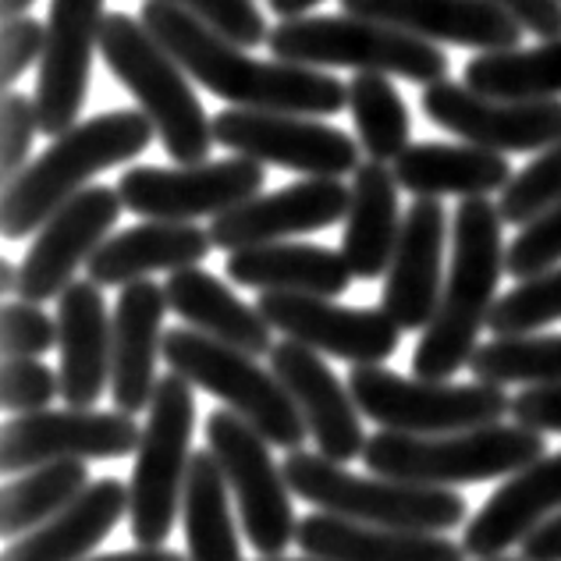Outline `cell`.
<instances>
[{"label":"cell","instance_id":"1","mask_svg":"<svg viewBox=\"0 0 561 561\" xmlns=\"http://www.w3.org/2000/svg\"><path fill=\"white\" fill-rule=\"evenodd\" d=\"M142 25L164 43L174 61L188 71V79L206 85V93L228 100L231 107L302 117H331L348 107V82L320 68L277 61V57L256 61L239 43L168 0H146Z\"/></svg>","mask_w":561,"mask_h":561},{"label":"cell","instance_id":"2","mask_svg":"<svg viewBox=\"0 0 561 561\" xmlns=\"http://www.w3.org/2000/svg\"><path fill=\"white\" fill-rule=\"evenodd\" d=\"M501 210L480 199H459L451 231V271L440 288L437 313L412 352V377L448 380L469 366L477 337L491 320L497 280L505 274Z\"/></svg>","mask_w":561,"mask_h":561},{"label":"cell","instance_id":"3","mask_svg":"<svg viewBox=\"0 0 561 561\" xmlns=\"http://www.w3.org/2000/svg\"><path fill=\"white\" fill-rule=\"evenodd\" d=\"M153 136L157 128L142 111H107L68 128L19 179L4 185V203H0L4 239H25L39 231L68 199L90 188L100 171L136 160Z\"/></svg>","mask_w":561,"mask_h":561},{"label":"cell","instance_id":"4","mask_svg":"<svg viewBox=\"0 0 561 561\" xmlns=\"http://www.w3.org/2000/svg\"><path fill=\"white\" fill-rule=\"evenodd\" d=\"M100 57L111 76L139 100L157 128L160 146L179 164H206L214 150V122L192 93L188 71L142 22L128 14H107L100 36Z\"/></svg>","mask_w":561,"mask_h":561},{"label":"cell","instance_id":"5","mask_svg":"<svg viewBox=\"0 0 561 561\" xmlns=\"http://www.w3.org/2000/svg\"><path fill=\"white\" fill-rule=\"evenodd\" d=\"M548 455L543 434L519 423H491L455 434H394L380 431L366 440L363 462L374 477L455 486L515 477Z\"/></svg>","mask_w":561,"mask_h":561},{"label":"cell","instance_id":"6","mask_svg":"<svg viewBox=\"0 0 561 561\" xmlns=\"http://www.w3.org/2000/svg\"><path fill=\"white\" fill-rule=\"evenodd\" d=\"M285 480L295 497L313 501L320 512L352 523L416 529V534H448L466 519V501L451 486H423L388 477H359L320 451H288Z\"/></svg>","mask_w":561,"mask_h":561},{"label":"cell","instance_id":"7","mask_svg":"<svg viewBox=\"0 0 561 561\" xmlns=\"http://www.w3.org/2000/svg\"><path fill=\"white\" fill-rule=\"evenodd\" d=\"M277 61L306 68H352L380 71L416 85L448 79V57L431 39H420L388 22H370L359 14H313V19H285L271 28L267 39Z\"/></svg>","mask_w":561,"mask_h":561},{"label":"cell","instance_id":"8","mask_svg":"<svg viewBox=\"0 0 561 561\" xmlns=\"http://www.w3.org/2000/svg\"><path fill=\"white\" fill-rule=\"evenodd\" d=\"M150 416L142 426L136 469L128 483V526L139 548H160L179 523L185 477L192 466V431H196V398L182 374L157 380Z\"/></svg>","mask_w":561,"mask_h":561},{"label":"cell","instance_id":"9","mask_svg":"<svg viewBox=\"0 0 561 561\" xmlns=\"http://www.w3.org/2000/svg\"><path fill=\"white\" fill-rule=\"evenodd\" d=\"M164 359L192 388H203L206 394L228 402L231 412L253 423L271 445L288 451H299L306 445L309 426L299 405L291 402L288 388L274 377V370H263L256 356L214 342L203 331L174 328L164 334Z\"/></svg>","mask_w":561,"mask_h":561},{"label":"cell","instance_id":"10","mask_svg":"<svg viewBox=\"0 0 561 561\" xmlns=\"http://www.w3.org/2000/svg\"><path fill=\"white\" fill-rule=\"evenodd\" d=\"M348 391L363 416L394 434H455L501 423L512 412V398L501 383L398 377L383 366H356L348 374Z\"/></svg>","mask_w":561,"mask_h":561},{"label":"cell","instance_id":"11","mask_svg":"<svg viewBox=\"0 0 561 561\" xmlns=\"http://www.w3.org/2000/svg\"><path fill=\"white\" fill-rule=\"evenodd\" d=\"M206 448L214 451L231 486L249 543L260 551V558L285 554L299 537V523H295L285 469L271 459V440L239 412L214 409L206 416Z\"/></svg>","mask_w":561,"mask_h":561},{"label":"cell","instance_id":"12","mask_svg":"<svg viewBox=\"0 0 561 561\" xmlns=\"http://www.w3.org/2000/svg\"><path fill=\"white\" fill-rule=\"evenodd\" d=\"M214 139L263 168L274 164L306 179H342L348 171H359L363 150L356 139H348V131L320 117L242 107H228L214 117Z\"/></svg>","mask_w":561,"mask_h":561},{"label":"cell","instance_id":"13","mask_svg":"<svg viewBox=\"0 0 561 561\" xmlns=\"http://www.w3.org/2000/svg\"><path fill=\"white\" fill-rule=\"evenodd\" d=\"M267 171L249 157L206 160V164H179V168H131L122 174L125 210L150 217L192 225L199 217H220L234 210L239 203L260 196Z\"/></svg>","mask_w":561,"mask_h":561},{"label":"cell","instance_id":"14","mask_svg":"<svg viewBox=\"0 0 561 561\" xmlns=\"http://www.w3.org/2000/svg\"><path fill=\"white\" fill-rule=\"evenodd\" d=\"M420 107L426 122L451 131L462 142L494 153H534L561 142L558 100H508L469 90L462 82H434L423 90Z\"/></svg>","mask_w":561,"mask_h":561},{"label":"cell","instance_id":"15","mask_svg":"<svg viewBox=\"0 0 561 561\" xmlns=\"http://www.w3.org/2000/svg\"><path fill=\"white\" fill-rule=\"evenodd\" d=\"M142 426L128 412L43 409L14 416L0 434V469L28 472L61 459H125L139 451Z\"/></svg>","mask_w":561,"mask_h":561},{"label":"cell","instance_id":"16","mask_svg":"<svg viewBox=\"0 0 561 561\" xmlns=\"http://www.w3.org/2000/svg\"><path fill=\"white\" fill-rule=\"evenodd\" d=\"M256 309L274 331L291 342L352 366H380L394 356L398 337H402V328L383 309L337 306L320 295L260 291Z\"/></svg>","mask_w":561,"mask_h":561},{"label":"cell","instance_id":"17","mask_svg":"<svg viewBox=\"0 0 561 561\" xmlns=\"http://www.w3.org/2000/svg\"><path fill=\"white\" fill-rule=\"evenodd\" d=\"M122 206V192L111 185H90L76 199H68L36 231V242L28 245L25 260L19 263V299H61L65 288L76 285V271L90 263L96 249L111 239Z\"/></svg>","mask_w":561,"mask_h":561},{"label":"cell","instance_id":"18","mask_svg":"<svg viewBox=\"0 0 561 561\" xmlns=\"http://www.w3.org/2000/svg\"><path fill=\"white\" fill-rule=\"evenodd\" d=\"M107 0H50L47 47L36 76V111L43 136H65L79 125L93 76V50H100Z\"/></svg>","mask_w":561,"mask_h":561},{"label":"cell","instance_id":"19","mask_svg":"<svg viewBox=\"0 0 561 561\" xmlns=\"http://www.w3.org/2000/svg\"><path fill=\"white\" fill-rule=\"evenodd\" d=\"M352 185L342 179H306L239 203L234 210L210 220V239L217 249L239 253V249L285 242L291 234L323 231L345 220Z\"/></svg>","mask_w":561,"mask_h":561},{"label":"cell","instance_id":"20","mask_svg":"<svg viewBox=\"0 0 561 561\" xmlns=\"http://www.w3.org/2000/svg\"><path fill=\"white\" fill-rule=\"evenodd\" d=\"M271 370L285 383L291 402L299 405L302 420L309 426V437L317 440V451L331 462H352L366 451L363 423H359V405L352 391L334 370L320 359V352L306 348L299 342H277L271 352Z\"/></svg>","mask_w":561,"mask_h":561},{"label":"cell","instance_id":"21","mask_svg":"<svg viewBox=\"0 0 561 561\" xmlns=\"http://www.w3.org/2000/svg\"><path fill=\"white\" fill-rule=\"evenodd\" d=\"M448 214L440 199H416L405 210L391 267L383 274L380 309L402 331H426L440 302V260H445Z\"/></svg>","mask_w":561,"mask_h":561},{"label":"cell","instance_id":"22","mask_svg":"<svg viewBox=\"0 0 561 561\" xmlns=\"http://www.w3.org/2000/svg\"><path fill=\"white\" fill-rule=\"evenodd\" d=\"M345 14L370 22H388L394 28L431 39L469 47L480 54H501L523 47L526 28L491 0H342Z\"/></svg>","mask_w":561,"mask_h":561},{"label":"cell","instance_id":"23","mask_svg":"<svg viewBox=\"0 0 561 561\" xmlns=\"http://www.w3.org/2000/svg\"><path fill=\"white\" fill-rule=\"evenodd\" d=\"M168 291L146 280L122 288L114 306V352H111V398L117 412L139 416L157 394V359L164 356Z\"/></svg>","mask_w":561,"mask_h":561},{"label":"cell","instance_id":"24","mask_svg":"<svg viewBox=\"0 0 561 561\" xmlns=\"http://www.w3.org/2000/svg\"><path fill=\"white\" fill-rule=\"evenodd\" d=\"M57 348H61V398L71 409H93L111 383L114 313L96 280H76L57 299Z\"/></svg>","mask_w":561,"mask_h":561},{"label":"cell","instance_id":"25","mask_svg":"<svg viewBox=\"0 0 561 561\" xmlns=\"http://www.w3.org/2000/svg\"><path fill=\"white\" fill-rule=\"evenodd\" d=\"M561 512V451L543 455L534 466L515 472L497 491L483 501L472 515L462 548L469 558H501L515 543H523L534 529H540L551 515Z\"/></svg>","mask_w":561,"mask_h":561},{"label":"cell","instance_id":"26","mask_svg":"<svg viewBox=\"0 0 561 561\" xmlns=\"http://www.w3.org/2000/svg\"><path fill=\"white\" fill-rule=\"evenodd\" d=\"M210 249H217L210 231L196 225H174V220H150V225L111 234L85 263V274L100 288H125L131 280H146L157 271L174 274L185 267H199L210 256Z\"/></svg>","mask_w":561,"mask_h":561},{"label":"cell","instance_id":"27","mask_svg":"<svg viewBox=\"0 0 561 561\" xmlns=\"http://www.w3.org/2000/svg\"><path fill=\"white\" fill-rule=\"evenodd\" d=\"M295 543L302 554L320 561H466L462 543L448 540L445 534L352 523L328 512L302 519Z\"/></svg>","mask_w":561,"mask_h":561},{"label":"cell","instance_id":"28","mask_svg":"<svg viewBox=\"0 0 561 561\" xmlns=\"http://www.w3.org/2000/svg\"><path fill=\"white\" fill-rule=\"evenodd\" d=\"M394 179L416 199H480L491 192H505L515 179L505 153L483 150V146H451V142H412L394 160Z\"/></svg>","mask_w":561,"mask_h":561},{"label":"cell","instance_id":"29","mask_svg":"<svg viewBox=\"0 0 561 561\" xmlns=\"http://www.w3.org/2000/svg\"><path fill=\"white\" fill-rule=\"evenodd\" d=\"M128 515V486L114 477L93 480L65 512L36 526L4 551V561H85Z\"/></svg>","mask_w":561,"mask_h":561},{"label":"cell","instance_id":"30","mask_svg":"<svg viewBox=\"0 0 561 561\" xmlns=\"http://www.w3.org/2000/svg\"><path fill=\"white\" fill-rule=\"evenodd\" d=\"M225 274L242 288L320 295V299H334V295L348 291L352 277H356L342 253L309 242H271L239 249V253L228 256Z\"/></svg>","mask_w":561,"mask_h":561},{"label":"cell","instance_id":"31","mask_svg":"<svg viewBox=\"0 0 561 561\" xmlns=\"http://www.w3.org/2000/svg\"><path fill=\"white\" fill-rule=\"evenodd\" d=\"M398 188L402 185L394 179V168H383L380 160H366L359 171H352L342 256L359 280H377L391 267L398 234H402Z\"/></svg>","mask_w":561,"mask_h":561},{"label":"cell","instance_id":"32","mask_svg":"<svg viewBox=\"0 0 561 561\" xmlns=\"http://www.w3.org/2000/svg\"><path fill=\"white\" fill-rule=\"evenodd\" d=\"M168 306L179 313L192 331H203L214 342H225L249 352V356H263L271 352V323L256 306L242 302L225 280L214 277L203 267H185L168 277Z\"/></svg>","mask_w":561,"mask_h":561},{"label":"cell","instance_id":"33","mask_svg":"<svg viewBox=\"0 0 561 561\" xmlns=\"http://www.w3.org/2000/svg\"><path fill=\"white\" fill-rule=\"evenodd\" d=\"M231 486L210 448L192 451V466L182 494V523L188 561H242L239 534L231 519Z\"/></svg>","mask_w":561,"mask_h":561},{"label":"cell","instance_id":"34","mask_svg":"<svg viewBox=\"0 0 561 561\" xmlns=\"http://www.w3.org/2000/svg\"><path fill=\"white\" fill-rule=\"evenodd\" d=\"M85 486H90V469L82 459H61L22 472L0 494V534L11 540L33 534L36 526L65 512Z\"/></svg>","mask_w":561,"mask_h":561},{"label":"cell","instance_id":"35","mask_svg":"<svg viewBox=\"0 0 561 561\" xmlns=\"http://www.w3.org/2000/svg\"><path fill=\"white\" fill-rule=\"evenodd\" d=\"M469 90L508 100H558L561 96V36L540 47H515L501 54H480L466 65Z\"/></svg>","mask_w":561,"mask_h":561},{"label":"cell","instance_id":"36","mask_svg":"<svg viewBox=\"0 0 561 561\" xmlns=\"http://www.w3.org/2000/svg\"><path fill=\"white\" fill-rule=\"evenodd\" d=\"M348 114L356 122V136L359 146L370 160H398L409 150V136H412V122H409V107L391 76H380V71H356L348 79Z\"/></svg>","mask_w":561,"mask_h":561},{"label":"cell","instance_id":"37","mask_svg":"<svg viewBox=\"0 0 561 561\" xmlns=\"http://www.w3.org/2000/svg\"><path fill=\"white\" fill-rule=\"evenodd\" d=\"M469 374L483 383H561V334H494L477 345Z\"/></svg>","mask_w":561,"mask_h":561},{"label":"cell","instance_id":"38","mask_svg":"<svg viewBox=\"0 0 561 561\" xmlns=\"http://www.w3.org/2000/svg\"><path fill=\"white\" fill-rule=\"evenodd\" d=\"M554 320H561V267L519 280L494 302L486 323L494 334H534Z\"/></svg>","mask_w":561,"mask_h":561},{"label":"cell","instance_id":"39","mask_svg":"<svg viewBox=\"0 0 561 561\" xmlns=\"http://www.w3.org/2000/svg\"><path fill=\"white\" fill-rule=\"evenodd\" d=\"M561 203V142L543 150L534 164H526L515 179L505 185L497 199V210L505 225L526 228L529 220L540 217L543 210Z\"/></svg>","mask_w":561,"mask_h":561},{"label":"cell","instance_id":"40","mask_svg":"<svg viewBox=\"0 0 561 561\" xmlns=\"http://www.w3.org/2000/svg\"><path fill=\"white\" fill-rule=\"evenodd\" d=\"M561 263V203L534 217L505 249V274L515 280L548 274Z\"/></svg>","mask_w":561,"mask_h":561},{"label":"cell","instance_id":"41","mask_svg":"<svg viewBox=\"0 0 561 561\" xmlns=\"http://www.w3.org/2000/svg\"><path fill=\"white\" fill-rule=\"evenodd\" d=\"M54 394H61V374H54L47 363L4 359V370H0V405H4V412H11V416L43 412Z\"/></svg>","mask_w":561,"mask_h":561},{"label":"cell","instance_id":"42","mask_svg":"<svg viewBox=\"0 0 561 561\" xmlns=\"http://www.w3.org/2000/svg\"><path fill=\"white\" fill-rule=\"evenodd\" d=\"M168 4L196 14L199 22L217 28L220 36H228L239 47H260L271 39V28L263 22L256 0H168Z\"/></svg>","mask_w":561,"mask_h":561},{"label":"cell","instance_id":"43","mask_svg":"<svg viewBox=\"0 0 561 561\" xmlns=\"http://www.w3.org/2000/svg\"><path fill=\"white\" fill-rule=\"evenodd\" d=\"M0 345H4V359H39L57 345V320L43 313L39 302H4Z\"/></svg>","mask_w":561,"mask_h":561},{"label":"cell","instance_id":"44","mask_svg":"<svg viewBox=\"0 0 561 561\" xmlns=\"http://www.w3.org/2000/svg\"><path fill=\"white\" fill-rule=\"evenodd\" d=\"M39 131V111L36 100L19 90L4 93V117H0V171L4 185H11L28 168V150Z\"/></svg>","mask_w":561,"mask_h":561},{"label":"cell","instance_id":"45","mask_svg":"<svg viewBox=\"0 0 561 561\" xmlns=\"http://www.w3.org/2000/svg\"><path fill=\"white\" fill-rule=\"evenodd\" d=\"M43 47H47V25H39L33 14L4 19V36H0V82H4V93L36 61H43Z\"/></svg>","mask_w":561,"mask_h":561},{"label":"cell","instance_id":"46","mask_svg":"<svg viewBox=\"0 0 561 561\" xmlns=\"http://www.w3.org/2000/svg\"><path fill=\"white\" fill-rule=\"evenodd\" d=\"M512 416L537 434H561V383H537L512 398Z\"/></svg>","mask_w":561,"mask_h":561},{"label":"cell","instance_id":"47","mask_svg":"<svg viewBox=\"0 0 561 561\" xmlns=\"http://www.w3.org/2000/svg\"><path fill=\"white\" fill-rule=\"evenodd\" d=\"M501 11H508L526 33H537L540 39L561 36V0H491Z\"/></svg>","mask_w":561,"mask_h":561},{"label":"cell","instance_id":"48","mask_svg":"<svg viewBox=\"0 0 561 561\" xmlns=\"http://www.w3.org/2000/svg\"><path fill=\"white\" fill-rule=\"evenodd\" d=\"M523 561H561V512L534 529L523 543Z\"/></svg>","mask_w":561,"mask_h":561},{"label":"cell","instance_id":"49","mask_svg":"<svg viewBox=\"0 0 561 561\" xmlns=\"http://www.w3.org/2000/svg\"><path fill=\"white\" fill-rule=\"evenodd\" d=\"M85 561H188V558H182L179 551H164V548H136V551H114V554H100Z\"/></svg>","mask_w":561,"mask_h":561},{"label":"cell","instance_id":"50","mask_svg":"<svg viewBox=\"0 0 561 561\" xmlns=\"http://www.w3.org/2000/svg\"><path fill=\"white\" fill-rule=\"evenodd\" d=\"M267 4L274 14H280V19H302V14L309 8H317L320 0H267Z\"/></svg>","mask_w":561,"mask_h":561},{"label":"cell","instance_id":"51","mask_svg":"<svg viewBox=\"0 0 561 561\" xmlns=\"http://www.w3.org/2000/svg\"><path fill=\"white\" fill-rule=\"evenodd\" d=\"M33 8V0H0V11H4V19H19V14H28Z\"/></svg>","mask_w":561,"mask_h":561},{"label":"cell","instance_id":"52","mask_svg":"<svg viewBox=\"0 0 561 561\" xmlns=\"http://www.w3.org/2000/svg\"><path fill=\"white\" fill-rule=\"evenodd\" d=\"M0 288L8 291H19V267H11V263L4 260V267H0Z\"/></svg>","mask_w":561,"mask_h":561},{"label":"cell","instance_id":"53","mask_svg":"<svg viewBox=\"0 0 561 561\" xmlns=\"http://www.w3.org/2000/svg\"><path fill=\"white\" fill-rule=\"evenodd\" d=\"M260 561H320V558H309V554L306 558H280L277 554V558H260Z\"/></svg>","mask_w":561,"mask_h":561},{"label":"cell","instance_id":"54","mask_svg":"<svg viewBox=\"0 0 561 561\" xmlns=\"http://www.w3.org/2000/svg\"><path fill=\"white\" fill-rule=\"evenodd\" d=\"M486 561H523V558H486Z\"/></svg>","mask_w":561,"mask_h":561}]
</instances>
